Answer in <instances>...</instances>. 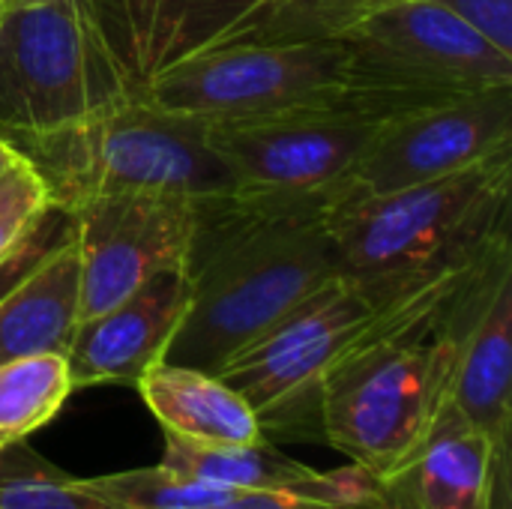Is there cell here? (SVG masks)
Segmentation results:
<instances>
[{
  "label": "cell",
  "instance_id": "cell-26",
  "mask_svg": "<svg viewBox=\"0 0 512 509\" xmlns=\"http://www.w3.org/2000/svg\"><path fill=\"white\" fill-rule=\"evenodd\" d=\"M207 509H369L363 504H336L306 495H288V492H234L231 498L213 504Z\"/></svg>",
  "mask_w": 512,
  "mask_h": 509
},
{
  "label": "cell",
  "instance_id": "cell-14",
  "mask_svg": "<svg viewBox=\"0 0 512 509\" xmlns=\"http://www.w3.org/2000/svg\"><path fill=\"white\" fill-rule=\"evenodd\" d=\"M192 303L186 264L168 267L105 312L78 321L66 351L72 390L135 384L159 363Z\"/></svg>",
  "mask_w": 512,
  "mask_h": 509
},
{
  "label": "cell",
  "instance_id": "cell-19",
  "mask_svg": "<svg viewBox=\"0 0 512 509\" xmlns=\"http://www.w3.org/2000/svg\"><path fill=\"white\" fill-rule=\"evenodd\" d=\"M396 0H261L222 45L339 42L354 24Z\"/></svg>",
  "mask_w": 512,
  "mask_h": 509
},
{
  "label": "cell",
  "instance_id": "cell-4",
  "mask_svg": "<svg viewBox=\"0 0 512 509\" xmlns=\"http://www.w3.org/2000/svg\"><path fill=\"white\" fill-rule=\"evenodd\" d=\"M6 138L45 183L48 204L66 213L93 198L135 192L201 201L237 192L210 126L141 96L120 99L54 132Z\"/></svg>",
  "mask_w": 512,
  "mask_h": 509
},
{
  "label": "cell",
  "instance_id": "cell-17",
  "mask_svg": "<svg viewBox=\"0 0 512 509\" xmlns=\"http://www.w3.org/2000/svg\"><path fill=\"white\" fill-rule=\"evenodd\" d=\"M162 432L201 444L267 441L258 414L219 375L159 360L135 381Z\"/></svg>",
  "mask_w": 512,
  "mask_h": 509
},
{
  "label": "cell",
  "instance_id": "cell-6",
  "mask_svg": "<svg viewBox=\"0 0 512 509\" xmlns=\"http://www.w3.org/2000/svg\"><path fill=\"white\" fill-rule=\"evenodd\" d=\"M120 99L84 0H0V135L54 132Z\"/></svg>",
  "mask_w": 512,
  "mask_h": 509
},
{
  "label": "cell",
  "instance_id": "cell-21",
  "mask_svg": "<svg viewBox=\"0 0 512 509\" xmlns=\"http://www.w3.org/2000/svg\"><path fill=\"white\" fill-rule=\"evenodd\" d=\"M0 509H114L96 498L84 480L54 468L30 447L0 450Z\"/></svg>",
  "mask_w": 512,
  "mask_h": 509
},
{
  "label": "cell",
  "instance_id": "cell-15",
  "mask_svg": "<svg viewBox=\"0 0 512 509\" xmlns=\"http://www.w3.org/2000/svg\"><path fill=\"white\" fill-rule=\"evenodd\" d=\"M447 399L510 456L512 429V246L489 267L465 318Z\"/></svg>",
  "mask_w": 512,
  "mask_h": 509
},
{
  "label": "cell",
  "instance_id": "cell-3",
  "mask_svg": "<svg viewBox=\"0 0 512 509\" xmlns=\"http://www.w3.org/2000/svg\"><path fill=\"white\" fill-rule=\"evenodd\" d=\"M512 147L459 174L396 192L348 186L324 213L348 276L378 309L477 267L510 240Z\"/></svg>",
  "mask_w": 512,
  "mask_h": 509
},
{
  "label": "cell",
  "instance_id": "cell-27",
  "mask_svg": "<svg viewBox=\"0 0 512 509\" xmlns=\"http://www.w3.org/2000/svg\"><path fill=\"white\" fill-rule=\"evenodd\" d=\"M18 159H21V153L12 147V141H9L6 135H0V177H3V174L18 162Z\"/></svg>",
  "mask_w": 512,
  "mask_h": 509
},
{
  "label": "cell",
  "instance_id": "cell-12",
  "mask_svg": "<svg viewBox=\"0 0 512 509\" xmlns=\"http://www.w3.org/2000/svg\"><path fill=\"white\" fill-rule=\"evenodd\" d=\"M261 0H84L93 33L126 96L174 63L222 45Z\"/></svg>",
  "mask_w": 512,
  "mask_h": 509
},
{
  "label": "cell",
  "instance_id": "cell-2",
  "mask_svg": "<svg viewBox=\"0 0 512 509\" xmlns=\"http://www.w3.org/2000/svg\"><path fill=\"white\" fill-rule=\"evenodd\" d=\"M510 246L504 240L477 267L387 309L342 354L318 396L321 441L375 480L390 477L417 450L447 399L474 297L495 258Z\"/></svg>",
  "mask_w": 512,
  "mask_h": 509
},
{
  "label": "cell",
  "instance_id": "cell-7",
  "mask_svg": "<svg viewBox=\"0 0 512 509\" xmlns=\"http://www.w3.org/2000/svg\"><path fill=\"white\" fill-rule=\"evenodd\" d=\"M384 312L348 276H336L216 375L249 402L267 441L321 438V384Z\"/></svg>",
  "mask_w": 512,
  "mask_h": 509
},
{
  "label": "cell",
  "instance_id": "cell-1",
  "mask_svg": "<svg viewBox=\"0 0 512 509\" xmlns=\"http://www.w3.org/2000/svg\"><path fill=\"white\" fill-rule=\"evenodd\" d=\"M327 210L204 198L186 255L189 312L162 360L219 372L321 285L342 276Z\"/></svg>",
  "mask_w": 512,
  "mask_h": 509
},
{
  "label": "cell",
  "instance_id": "cell-8",
  "mask_svg": "<svg viewBox=\"0 0 512 509\" xmlns=\"http://www.w3.org/2000/svg\"><path fill=\"white\" fill-rule=\"evenodd\" d=\"M345 48L339 42L213 45L165 69L141 99L207 126L339 105Z\"/></svg>",
  "mask_w": 512,
  "mask_h": 509
},
{
  "label": "cell",
  "instance_id": "cell-24",
  "mask_svg": "<svg viewBox=\"0 0 512 509\" xmlns=\"http://www.w3.org/2000/svg\"><path fill=\"white\" fill-rule=\"evenodd\" d=\"M48 207V192L33 165L21 156L0 177V261Z\"/></svg>",
  "mask_w": 512,
  "mask_h": 509
},
{
  "label": "cell",
  "instance_id": "cell-9",
  "mask_svg": "<svg viewBox=\"0 0 512 509\" xmlns=\"http://www.w3.org/2000/svg\"><path fill=\"white\" fill-rule=\"evenodd\" d=\"M375 126L345 105H327L210 126V135L234 171L237 198L327 210L351 186Z\"/></svg>",
  "mask_w": 512,
  "mask_h": 509
},
{
  "label": "cell",
  "instance_id": "cell-5",
  "mask_svg": "<svg viewBox=\"0 0 512 509\" xmlns=\"http://www.w3.org/2000/svg\"><path fill=\"white\" fill-rule=\"evenodd\" d=\"M345 48V108L387 120L393 114L512 84V57L432 0H396L360 24Z\"/></svg>",
  "mask_w": 512,
  "mask_h": 509
},
{
  "label": "cell",
  "instance_id": "cell-22",
  "mask_svg": "<svg viewBox=\"0 0 512 509\" xmlns=\"http://www.w3.org/2000/svg\"><path fill=\"white\" fill-rule=\"evenodd\" d=\"M84 486L114 509H207L234 495V489L192 480L162 462L153 468L90 477Z\"/></svg>",
  "mask_w": 512,
  "mask_h": 509
},
{
  "label": "cell",
  "instance_id": "cell-18",
  "mask_svg": "<svg viewBox=\"0 0 512 509\" xmlns=\"http://www.w3.org/2000/svg\"><path fill=\"white\" fill-rule=\"evenodd\" d=\"M81 321V258L75 237L51 252L0 300V363L63 354Z\"/></svg>",
  "mask_w": 512,
  "mask_h": 509
},
{
  "label": "cell",
  "instance_id": "cell-16",
  "mask_svg": "<svg viewBox=\"0 0 512 509\" xmlns=\"http://www.w3.org/2000/svg\"><path fill=\"white\" fill-rule=\"evenodd\" d=\"M165 435L162 465L192 480L234 489V492H288L336 504L369 507L375 495V477L357 465L342 471H315L285 456L273 441L258 444H201L177 435Z\"/></svg>",
  "mask_w": 512,
  "mask_h": 509
},
{
  "label": "cell",
  "instance_id": "cell-11",
  "mask_svg": "<svg viewBox=\"0 0 512 509\" xmlns=\"http://www.w3.org/2000/svg\"><path fill=\"white\" fill-rule=\"evenodd\" d=\"M201 198L111 195L72 213L81 258V321L129 297L150 276L186 264Z\"/></svg>",
  "mask_w": 512,
  "mask_h": 509
},
{
  "label": "cell",
  "instance_id": "cell-23",
  "mask_svg": "<svg viewBox=\"0 0 512 509\" xmlns=\"http://www.w3.org/2000/svg\"><path fill=\"white\" fill-rule=\"evenodd\" d=\"M75 237V222L72 213L48 204L39 219L27 228V234L9 249V255L0 261V300L27 276L33 273L51 252H57L63 243Z\"/></svg>",
  "mask_w": 512,
  "mask_h": 509
},
{
  "label": "cell",
  "instance_id": "cell-10",
  "mask_svg": "<svg viewBox=\"0 0 512 509\" xmlns=\"http://www.w3.org/2000/svg\"><path fill=\"white\" fill-rule=\"evenodd\" d=\"M512 147V84L411 108L381 120L360 153L351 186L396 192L474 168Z\"/></svg>",
  "mask_w": 512,
  "mask_h": 509
},
{
  "label": "cell",
  "instance_id": "cell-20",
  "mask_svg": "<svg viewBox=\"0 0 512 509\" xmlns=\"http://www.w3.org/2000/svg\"><path fill=\"white\" fill-rule=\"evenodd\" d=\"M72 393L63 354H33L0 363V450L51 423Z\"/></svg>",
  "mask_w": 512,
  "mask_h": 509
},
{
  "label": "cell",
  "instance_id": "cell-25",
  "mask_svg": "<svg viewBox=\"0 0 512 509\" xmlns=\"http://www.w3.org/2000/svg\"><path fill=\"white\" fill-rule=\"evenodd\" d=\"M432 3L468 21L495 48L512 57V0H432Z\"/></svg>",
  "mask_w": 512,
  "mask_h": 509
},
{
  "label": "cell",
  "instance_id": "cell-13",
  "mask_svg": "<svg viewBox=\"0 0 512 509\" xmlns=\"http://www.w3.org/2000/svg\"><path fill=\"white\" fill-rule=\"evenodd\" d=\"M369 509H510V456L444 399L417 450L375 480Z\"/></svg>",
  "mask_w": 512,
  "mask_h": 509
},
{
  "label": "cell",
  "instance_id": "cell-28",
  "mask_svg": "<svg viewBox=\"0 0 512 509\" xmlns=\"http://www.w3.org/2000/svg\"><path fill=\"white\" fill-rule=\"evenodd\" d=\"M3 3H9V0H3Z\"/></svg>",
  "mask_w": 512,
  "mask_h": 509
}]
</instances>
